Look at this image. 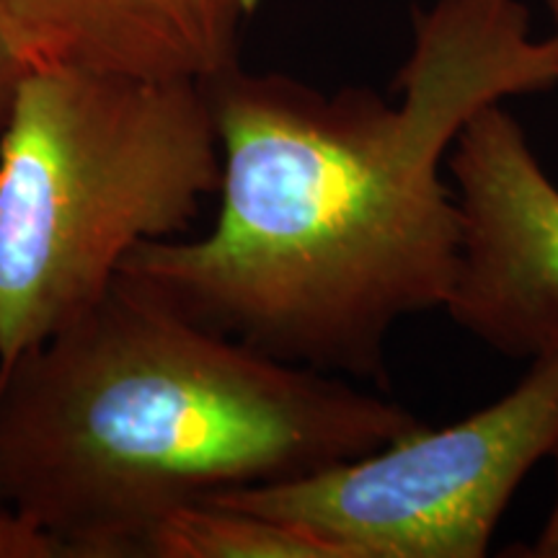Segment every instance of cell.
Segmentation results:
<instances>
[{
    "mask_svg": "<svg viewBox=\"0 0 558 558\" xmlns=\"http://www.w3.org/2000/svg\"><path fill=\"white\" fill-rule=\"evenodd\" d=\"M378 90H318L241 65L205 83L220 137L218 215L197 239L132 251L120 282L290 365L386 380L396 324L445 308L460 209L442 169L486 104L558 83L522 0H432Z\"/></svg>",
    "mask_w": 558,
    "mask_h": 558,
    "instance_id": "obj_1",
    "label": "cell"
},
{
    "mask_svg": "<svg viewBox=\"0 0 558 558\" xmlns=\"http://www.w3.org/2000/svg\"><path fill=\"white\" fill-rule=\"evenodd\" d=\"M427 427L114 288L0 369V499L60 558H128L166 512L367 456Z\"/></svg>",
    "mask_w": 558,
    "mask_h": 558,
    "instance_id": "obj_2",
    "label": "cell"
},
{
    "mask_svg": "<svg viewBox=\"0 0 558 558\" xmlns=\"http://www.w3.org/2000/svg\"><path fill=\"white\" fill-rule=\"evenodd\" d=\"M220 190L205 83L24 70L0 143V369L94 308Z\"/></svg>",
    "mask_w": 558,
    "mask_h": 558,
    "instance_id": "obj_3",
    "label": "cell"
},
{
    "mask_svg": "<svg viewBox=\"0 0 558 558\" xmlns=\"http://www.w3.org/2000/svg\"><path fill=\"white\" fill-rule=\"evenodd\" d=\"M558 452V352L450 427L275 484L209 494L292 522L344 558H481L522 481Z\"/></svg>",
    "mask_w": 558,
    "mask_h": 558,
    "instance_id": "obj_4",
    "label": "cell"
},
{
    "mask_svg": "<svg viewBox=\"0 0 558 558\" xmlns=\"http://www.w3.org/2000/svg\"><path fill=\"white\" fill-rule=\"evenodd\" d=\"M445 169L460 209L452 324L509 360L558 352V186L505 101L463 124Z\"/></svg>",
    "mask_w": 558,
    "mask_h": 558,
    "instance_id": "obj_5",
    "label": "cell"
},
{
    "mask_svg": "<svg viewBox=\"0 0 558 558\" xmlns=\"http://www.w3.org/2000/svg\"><path fill=\"white\" fill-rule=\"evenodd\" d=\"M262 0H0V34L24 70H86L209 83L239 65Z\"/></svg>",
    "mask_w": 558,
    "mask_h": 558,
    "instance_id": "obj_6",
    "label": "cell"
},
{
    "mask_svg": "<svg viewBox=\"0 0 558 558\" xmlns=\"http://www.w3.org/2000/svg\"><path fill=\"white\" fill-rule=\"evenodd\" d=\"M148 558H344L311 530L220 501H190L148 527L137 546Z\"/></svg>",
    "mask_w": 558,
    "mask_h": 558,
    "instance_id": "obj_7",
    "label": "cell"
},
{
    "mask_svg": "<svg viewBox=\"0 0 558 558\" xmlns=\"http://www.w3.org/2000/svg\"><path fill=\"white\" fill-rule=\"evenodd\" d=\"M0 558H60V548L45 533L16 518L0 499Z\"/></svg>",
    "mask_w": 558,
    "mask_h": 558,
    "instance_id": "obj_8",
    "label": "cell"
},
{
    "mask_svg": "<svg viewBox=\"0 0 558 558\" xmlns=\"http://www.w3.org/2000/svg\"><path fill=\"white\" fill-rule=\"evenodd\" d=\"M21 78H24V68H21V62L16 54H13L9 41L0 34V143H3L5 128H9Z\"/></svg>",
    "mask_w": 558,
    "mask_h": 558,
    "instance_id": "obj_9",
    "label": "cell"
},
{
    "mask_svg": "<svg viewBox=\"0 0 558 558\" xmlns=\"http://www.w3.org/2000/svg\"><path fill=\"white\" fill-rule=\"evenodd\" d=\"M554 458L558 465V452ZM518 554L533 556V558H558V471H556V499H554V507H550V512H548L546 525H543L538 541H535L527 550H518Z\"/></svg>",
    "mask_w": 558,
    "mask_h": 558,
    "instance_id": "obj_10",
    "label": "cell"
},
{
    "mask_svg": "<svg viewBox=\"0 0 558 558\" xmlns=\"http://www.w3.org/2000/svg\"><path fill=\"white\" fill-rule=\"evenodd\" d=\"M543 5H546L548 16H550V24H554V32H550V39H554L556 50H558V0H543Z\"/></svg>",
    "mask_w": 558,
    "mask_h": 558,
    "instance_id": "obj_11",
    "label": "cell"
}]
</instances>
